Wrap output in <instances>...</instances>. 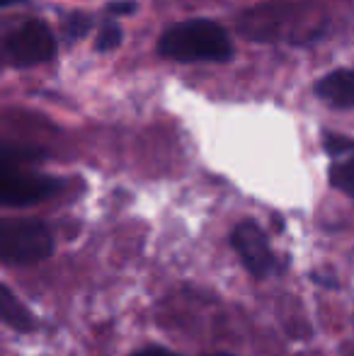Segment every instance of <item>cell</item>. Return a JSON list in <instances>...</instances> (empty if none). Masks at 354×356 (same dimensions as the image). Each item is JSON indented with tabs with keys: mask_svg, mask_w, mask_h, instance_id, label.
Here are the masks:
<instances>
[{
	"mask_svg": "<svg viewBox=\"0 0 354 356\" xmlns=\"http://www.w3.org/2000/svg\"><path fill=\"white\" fill-rule=\"evenodd\" d=\"M56 192V179L29 168L22 153L0 150V207H29Z\"/></svg>",
	"mask_w": 354,
	"mask_h": 356,
	"instance_id": "7a4b0ae2",
	"label": "cell"
},
{
	"mask_svg": "<svg viewBox=\"0 0 354 356\" xmlns=\"http://www.w3.org/2000/svg\"><path fill=\"white\" fill-rule=\"evenodd\" d=\"M0 320L17 332H32L37 327V318L32 315V310L5 284H0Z\"/></svg>",
	"mask_w": 354,
	"mask_h": 356,
	"instance_id": "ba28073f",
	"label": "cell"
},
{
	"mask_svg": "<svg viewBox=\"0 0 354 356\" xmlns=\"http://www.w3.org/2000/svg\"><path fill=\"white\" fill-rule=\"evenodd\" d=\"M49 228L32 218H0V262L34 264L51 254Z\"/></svg>",
	"mask_w": 354,
	"mask_h": 356,
	"instance_id": "3957f363",
	"label": "cell"
},
{
	"mask_svg": "<svg viewBox=\"0 0 354 356\" xmlns=\"http://www.w3.org/2000/svg\"><path fill=\"white\" fill-rule=\"evenodd\" d=\"M56 37L42 19H24L0 39V54L13 66H39L56 56Z\"/></svg>",
	"mask_w": 354,
	"mask_h": 356,
	"instance_id": "277c9868",
	"label": "cell"
},
{
	"mask_svg": "<svg viewBox=\"0 0 354 356\" xmlns=\"http://www.w3.org/2000/svg\"><path fill=\"white\" fill-rule=\"evenodd\" d=\"M209 356H231V354H221V352H218V354H209Z\"/></svg>",
	"mask_w": 354,
	"mask_h": 356,
	"instance_id": "7c38bea8",
	"label": "cell"
},
{
	"mask_svg": "<svg viewBox=\"0 0 354 356\" xmlns=\"http://www.w3.org/2000/svg\"><path fill=\"white\" fill-rule=\"evenodd\" d=\"M325 150L332 158L330 172H328L330 184L354 199V138L325 134Z\"/></svg>",
	"mask_w": 354,
	"mask_h": 356,
	"instance_id": "8992f818",
	"label": "cell"
},
{
	"mask_svg": "<svg viewBox=\"0 0 354 356\" xmlns=\"http://www.w3.org/2000/svg\"><path fill=\"white\" fill-rule=\"evenodd\" d=\"M316 95L323 104L332 109H352L354 107V68H340L323 75L316 85Z\"/></svg>",
	"mask_w": 354,
	"mask_h": 356,
	"instance_id": "52a82bcc",
	"label": "cell"
},
{
	"mask_svg": "<svg viewBox=\"0 0 354 356\" xmlns=\"http://www.w3.org/2000/svg\"><path fill=\"white\" fill-rule=\"evenodd\" d=\"M131 10H134V3H129V0L127 3H112L109 5V13L112 15H124V13H131Z\"/></svg>",
	"mask_w": 354,
	"mask_h": 356,
	"instance_id": "30bf717a",
	"label": "cell"
},
{
	"mask_svg": "<svg viewBox=\"0 0 354 356\" xmlns=\"http://www.w3.org/2000/svg\"><path fill=\"white\" fill-rule=\"evenodd\" d=\"M158 54L177 63L226 61L233 54V44L226 29L214 19H187L163 34Z\"/></svg>",
	"mask_w": 354,
	"mask_h": 356,
	"instance_id": "6da1fadb",
	"label": "cell"
},
{
	"mask_svg": "<svg viewBox=\"0 0 354 356\" xmlns=\"http://www.w3.org/2000/svg\"><path fill=\"white\" fill-rule=\"evenodd\" d=\"M122 44V27L117 22H104L97 34V51H114Z\"/></svg>",
	"mask_w": 354,
	"mask_h": 356,
	"instance_id": "9c48e42d",
	"label": "cell"
},
{
	"mask_svg": "<svg viewBox=\"0 0 354 356\" xmlns=\"http://www.w3.org/2000/svg\"><path fill=\"white\" fill-rule=\"evenodd\" d=\"M233 248L238 250L246 267L255 277L265 279L277 272V257H274L272 248H269L267 235L262 233V228L257 223L246 220V223L236 225V230H233Z\"/></svg>",
	"mask_w": 354,
	"mask_h": 356,
	"instance_id": "5b68a950",
	"label": "cell"
},
{
	"mask_svg": "<svg viewBox=\"0 0 354 356\" xmlns=\"http://www.w3.org/2000/svg\"><path fill=\"white\" fill-rule=\"evenodd\" d=\"M136 356H175V354L166 352V349H156V347H151V349H143V352H138Z\"/></svg>",
	"mask_w": 354,
	"mask_h": 356,
	"instance_id": "8fae6325",
	"label": "cell"
},
{
	"mask_svg": "<svg viewBox=\"0 0 354 356\" xmlns=\"http://www.w3.org/2000/svg\"><path fill=\"white\" fill-rule=\"evenodd\" d=\"M10 3V0H0V5H8Z\"/></svg>",
	"mask_w": 354,
	"mask_h": 356,
	"instance_id": "4fadbf2b",
	"label": "cell"
}]
</instances>
